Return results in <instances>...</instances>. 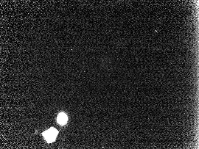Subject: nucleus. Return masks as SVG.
I'll return each mask as SVG.
<instances>
[{"label":"nucleus","mask_w":199,"mask_h":149,"mask_svg":"<svg viewBox=\"0 0 199 149\" xmlns=\"http://www.w3.org/2000/svg\"><path fill=\"white\" fill-rule=\"evenodd\" d=\"M59 132L55 128L52 127L43 133V135L48 143L54 141Z\"/></svg>","instance_id":"obj_1"},{"label":"nucleus","mask_w":199,"mask_h":149,"mask_svg":"<svg viewBox=\"0 0 199 149\" xmlns=\"http://www.w3.org/2000/svg\"><path fill=\"white\" fill-rule=\"evenodd\" d=\"M57 120L58 123L60 125H64L66 124L68 120L66 115L64 113H60L57 116Z\"/></svg>","instance_id":"obj_2"}]
</instances>
